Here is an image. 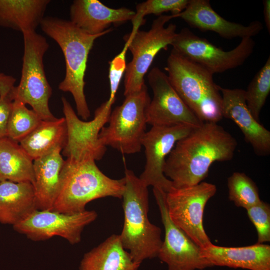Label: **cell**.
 Listing matches in <instances>:
<instances>
[{
  "label": "cell",
  "instance_id": "obj_6",
  "mask_svg": "<svg viewBox=\"0 0 270 270\" xmlns=\"http://www.w3.org/2000/svg\"><path fill=\"white\" fill-rule=\"evenodd\" d=\"M21 78L12 100L30 105L43 120L56 119L49 108L52 89L46 76L44 56L49 48L46 38L36 31L24 32Z\"/></svg>",
  "mask_w": 270,
  "mask_h": 270
},
{
  "label": "cell",
  "instance_id": "obj_9",
  "mask_svg": "<svg viewBox=\"0 0 270 270\" xmlns=\"http://www.w3.org/2000/svg\"><path fill=\"white\" fill-rule=\"evenodd\" d=\"M216 190L214 184L202 182L190 186L173 188L166 194L172 221L200 248L212 244L204 230L203 217L206 205Z\"/></svg>",
  "mask_w": 270,
  "mask_h": 270
},
{
  "label": "cell",
  "instance_id": "obj_11",
  "mask_svg": "<svg viewBox=\"0 0 270 270\" xmlns=\"http://www.w3.org/2000/svg\"><path fill=\"white\" fill-rule=\"evenodd\" d=\"M171 45L176 52L214 74L243 64L252 54L255 42L251 38H244L235 48L225 51L184 28L176 34Z\"/></svg>",
  "mask_w": 270,
  "mask_h": 270
},
{
  "label": "cell",
  "instance_id": "obj_10",
  "mask_svg": "<svg viewBox=\"0 0 270 270\" xmlns=\"http://www.w3.org/2000/svg\"><path fill=\"white\" fill-rule=\"evenodd\" d=\"M62 102L67 128V140L62 149L63 155L76 161L101 160L106 146L100 140L99 134L108 122L114 103L107 100L96 110L94 118L86 122L78 118L64 96L62 98Z\"/></svg>",
  "mask_w": 270,
  "mask_h": 270
},
{
  "label": "cell",
  "instance_id": "obj_3",
  "mask_svg": "<svg viewBox=\"0 0 270 270\" xmlns=\"http://www.w3.org/2000/svg\"><path fill=\"white\" fill-rule=\"evenodd\" d=\"M124 177L112 178L104 174L95 160H64L58 193L52 210L72 214L86 210L90 202L111 196L122 198L124 190Z\"/></svg>",
  "mask_w": 270,
  "mask_h": 270
},
{
  "label": "cell",
  "instance_id": "obj_18",
  "mask_svg": "<svg viewBox=\"0 0 270 270\" xmlns=\"http://www.w3.org/2000/svg\"><path fill=\"white\" fill-rule=\"evenodd\" d=\"M136 12L126 8H112L98 0H75L70 6V21L92 35L105 32L133 18Z\"/></svg>",
  "mask_w": 270,
  "mask_h": 270
},
{
  "label": "cell",
  "instance_id": "obj_25",
  "mask_svg": "<svg viewBox=\"0 0 270 270\" xmlns=\"http://www.w3.org/2000/svg\"><path fill=\"white\" fill-rule=\"evenodd\" d=\"M67 128L64 117L53 120H42L40 124L19 144L34 160L58 146L64 147Z\"/></svg>",
  "mask_w": 270,
  "mask_h": 270
},
{
  "label": "cell",
  "instance_id": "obj_23",
  "mask_svg": "<svg viewBox=\"0 0 270 270\" xmlns=\"http://www.w3.org/2000/svg\"><path fill=\"white\" fill-rule=\"evenodd\" d=\"M50 0H0V26L22 33L36 31Z\"/></svg>",
  "mask_w": 270,
  "mask_h": 270
},
{
  "label": "cell",
  "instance_id": "obj_22",
  "mask_svg": "<svg viewBox=\"0 0 270 270\" xmlns=\"http://www.w3.org/2000/svg\"><path fill=\"white\" fill-rule=\"evenodd\" d=\"M140 266L124 248L120 235L114 234L84 254L80 270H138Z\"/></svg>",
  "mask_w": 270,
  "mask_h": 270
},
{
  "label": "cell",
  "instance_id": "obj_21",
  "mask_svg": "<svg viewBox=\"0 0 270 270\" xmlns=\"http://www.w3.org/2000/svg\"><path fill=\"white\" fill-rule=\"evenodd\" d=\"M33 184L0 181V223L12 226L37 210Z\"/></svg>",
  "mask_w": 270,
  "mask_h": 270
},
{
  "label": "cell",
  "instance_id": "obj_12",
  "mask_svg": "<svg viewBox=\"0 0 270 270\" xmlns=\"http://www.w3.org/2000/svg\"><path fill=\"white\" fill-rule=\"evenodd\" d=\"M98 217L95 210L69 214L50 210H38L13 226L16 232L34 241L60 236L72 244L80 242L84 228Z\"/></svg>",
  "mask_w": 270,
  "mask_h": 270
},
{
  "label": "cell",
  "instance_id": "obj_27",
  "mask_svg": "<svg viewBox=\"0 0 270 270\" xmlns=\"http://www.w3.org/2000/svg\"><path fill=\"white\" fill-rule=\"evenodd\" d=\"M228 198L236 206L245 208L262 200L255 182L244 173L234 172L227 180Z\"/></svg>",
  "mask_w": 270,
  "mask_h": 270
},
{
  "label": "cell",
  "instance_id": "obj_8",
  "mask_svg": "<svg viewBox=\"0 0 270 270\" xmlns=\"http://www.w3.org/2000/svg\"><path fill=\"white\" fill-rule=\"evenodd\" d=\"M125 97L122 104L112 111L108 124L102 128L99 138L106 146L130 154L141 150L151 99L146 84L140 91Z\"/></svg>",
  "mask_w": 270,
  "mask_h": 270
},
{
  "label": "cell",
  "instance_id": "obj_28",
  "mask_svg": "<svg viewBox=\"0 0 270 270\" xmlns=\"http://www.w3.org/2000/svg\"><path fill=\"white\" fill-rule=\"evenodd\" d=\"M42 120L34 110L28 108L25 104L14 100L8 122L7 137L19 142L34 130Z\"/></svg>",
  "mask_w": 270,
  "mask_h": 270
},
{
  "label": "cell",
  "instance_id": "obj_31",
  "mask_svg": "<svg viewBox=\"0 0 270 270\" xmlns=\"http://www.w3.org/2000/svg\"><path fill=\"white\" fill-rule=\"evenodd\" d=\"M125 42L121 52L110 62L108 78L110 95L108 100L113 103L115 102L116 93L126 66V56L128 50V42Z\"/></svg>",
  "mask_w": 270,
  "mask_h": 270
},
{
  "label": "cell",
  "instance_id": "obj_19",
  "mask_svg": "<svg viewBox=\"0 0 270 270\" xmlns=\"http://www.w3.org/2000/svg\"><path fill=\"white\" fill-rule=\"evenodd\" d=\"M200 248L202 257L212 266L270 270V246L268 244L226 247L211 244Z\"/></svg>",
  "mask_w": 270,
  "mask_h": 270
},
{
  "label": "cell",
  "instance_id": "obj_1",
  "mask_svg": "<svg viewBox=\"0 0 270 270\" xmlns=\"http://www.w3.org/2000/svg\"><path fill=\"white\" fill-rule=\"evenodd\" d=\"M238 144L236 138L216 122H203L176 142L168 156L164 176L174 188L196 185L208 176L216 162L231 160Z\"/></svg>",
  "mask_w": 270,
  "mask_h": 270
},
{
  "label": "cell",
  "instance_id": "obj_20",
  "mask_svg": "<svg viewBox=\"0 0 270 270\" xmlns=\"http://www.w3.org/2000/svg\"><path fill=\"white\" fill-rule=\"evenodd\" d=\"M63 148L58 146L34 160L36 203L38 210H50L56 198L60 176L64 160L61 154Z\"/></svg>",
  "mask_w": 270,
  "mask_h": 270
},
{
  "label": "cell",
  "instance_id": "obj_32",
  "mask_svg": "<svg viewBox=\"0 0 270 270\" xmlns=\"http://www.w3.org/2000/svg\"><path fill=\"white\" fill-rule=\"evenodd\" d=\"M12 102L10 96L0 97V140L7 137L8 125Z\"/></svg>",
  "mask_w": 270,
  "mask_h": 270
},
{
  "label": "cell",
  "instance_id": "obj_13",
  "mask_svg": "<svg viewBox=\"0 0 270 270\" xmlns=\"http://www.w3.org/2000/svg\"><path fill=\"white\" fill-rule=\"evenodd\" d=\"M164 228V238L158 256L168 270H202L212 266L202 257L201 248L170 218L166 204V192L153 188Z\"/></svg>",
  "mask_w": 270,
  "mask_h": 270
},
{
  "label": "cell",
  "instance_id": "obj_33",
  "mask_svg": "<svg viewBox=\"0 0 270 270\" xmlns=\"http://www.w3.org/2000/svg\"><path fill=\"white\" fill-rule=\"evenodd\" d=\"M16 81L13 76L0 72V97H10Z\"/></svg>",
  "mask_w": 270,
  "mask_h": 270
},
{
  "label": "cell",
  "instance_id": "obj_17",
  "mask_svg": "<svg viewBox=\"0 0 270 270\" xmlns=\"http://www.w3.org/2000/svg\"><path fill=\"white\" fill-rule=\"evenodd\" d=\"M178 18L192 28L215 32L226 39L252 38L263 29L262 23L258 20L244 26L226 20L214 10L208 0H189Z\"/></svg>",
  "mask_w": 270,
  "mask_h": 270
},
{
  "label": "cell",
  "instance_id": "obj_15",
  "mask_svg": "<svg viewBox=\"0 0 270 270\" xmlns=\"http://www.w3.org/2000/svg\"><path fill=\"white\" fill-rule=\"evenodd\" d=\"M193 128L184 124L152 126L146 132L142 142L146 162L139 178L146 186L159 188L166 193L173 188L172 182L164 174L166 160L176 142Z\"/></svg>",
  "mask_w": 270,
  "mask_h": 270
},
{
  "label": "cell",
  "instance_id": "obj_34",
  "mask_svg": "<svg viewBox=\"0 0 270 270\" xmlns=\"http://www.w3.org/2000/svg\"><path fill=\"white\" fill-rule=\"evenodd\" d=\"M263 12L265 24L268 32H270V0H263Z\"/></svg>",
  "mask_w": 270,
  "mask_h": 270
},
{
  "label": "cell",
  "instance_id": "obj_29",
  "mask_svg": "<svg viewBox=\"0 0 270 270\" xmlns=\"http://www.w3.org/2000/svg\"><path fill=\"white\" fill-rule=\"evenodd\" d=\"M189 0H148L138 4L136 12L132 20V28H139L144 22V18L148 14L162 15L164 12H171L178 14L187 6Z\"/></svg>",
  "mask_w": 270,
  "mask_h": 270
},
{
  "label": "cell",
  "instance_id": "obj_26",
  "mask_svg": "<svg viewBox=\"0 0 270 270\" xmlns=\"http://www.w3.org/2000/svg\"><path fill=\"white\" fill-rule=\"evenodd\" d=\"M270 92V58L255 75L244 90L247 107L252 116L260 122V115Z\"/></svg>",
  "mask_w": 270,
  "mask_h": 270
},
{
  "label": "cell",
  "instance_id": "obj_5",
  "mask_svg": "<svg viewBox=\"0 0 270 270\" xmlns=\"http://www.w3.org/2000/svg\"><path fill=\"white\" fill-rule=\"evenodd\" d=\"M165 70L175 90L201 122L222 119V97L212 74L173 50Z\"/></svg>",
  "mask_w": 270,
  "mask_h": 270
},
{
  "label": "cell",
  "instance_id": "obj_30",
  "mask_svg": "<svg viewBox=\"0 0 270 270\" xmlns=\"http://www.w3.org/2000/svg\"><path fill=\"white\" fill-rule=\"evenodd\" d=\"M248 216L258 233V244L270 241V206L262 200L246 210Z\"/></svg>",
  "mask_w": 270,
  "mask_h": 270
},
{
  "label": "cell",
  "instance_id": "obj_7",
  "mask_svg": "<svg viewBox=\"0 0 270 270\" xmlns=\"http://www.w3.org/2000/svg\"><path fill=\"white\" fill-rule=\"evenodd\" d=\"M178 14H162L155 19L147 31L132 28L124 36L132 60L126 64L124 80L125 96L140 91L145 85L144 77L152 61L162 49L171 45L177 32L176 26L166 24Z\"/></svg>",
  "mask_w": 270,
  "mask_h": 270
},
{
  "label": "cell",
  "instance_id": "obj_24",
  "mask_svg": "<svg viewBox=\"0 0 270 270\" xmlns=\"http://www.w3.org/2000/svg\"><path fill=\"white\" fill-rule=\"evenodd\" d=\"M34 182V160L19 142L0 140V181Z\"/></svg>",
  "mask_w": 270,
  "mask_h": 270
},
{
  "label": "cell",
  "instance_id": "obj_14",
  "mask_svg": "<svg viewBox=\"0 0 270 270\" xmlns=\"http://www.w3.org/2000/svg\"><path fill=\"white\" fill-rule=\"evenodd\" d=\"M153 92L147 111V124L152 126L184 124L196 128L203 122L184 103L170 82L167 74L158 67L148 75Z\"/></svg>",
  "mask_w": 270,
  "mask_h": 270
},
{
  "label": "cell",
  "instance_id": "obj_16",
  "mask_svg": "<svg viewBox=\"0 0 270 270\" xmlns=\"http://www.w3.org/2000/svg\"><path fill=\"white\" fill-rule=\"evenodd\" d=\"M222 94V116L232 120L242 131L245 141L259 156L270 154V132L258 122L249 111L244 90L226 88L218 85Z\"/></svg>",
  "mask_w": 270,
  "mask_h": 270
},
{
  "label": "cell",
  "instance_id": "obj_2",
  "mask_svg": "<svg viewBox=\"0 0 270 270\" xmlns=\"http://www.w3.org/2000/svg\"><path fill=\"white\" fill-rule=\"evenodd\" d=\"M40 26L44 33L58 44L64 58L65 76L58 84V89L71 93L77 114L86 120L90 114L84 92L88 56L95 40L112 29L110 28L98 34H90L70 20L52 16L44 17Z\"/></svg>",
  "mask_w": 270,
  "mask_h": 270
},
{
  "label": "cell",
  "instance_id": "obj_4",
  "mask_svg": "<svg viewBox=\"0 0 270 270\" xmlns=\"http://www.w3.org/2000/svg\"><path fill=\"white\" fill-rule=\"evenodd\" d=\"M126 183L122 196L124 225L120 235L124 248L140 264L157 257L162 240V230L148 218V186L130 170L124 172Z\"/></svg>",
  "mask_w": 270,
  "mask_h": 270
}]
</instances>
